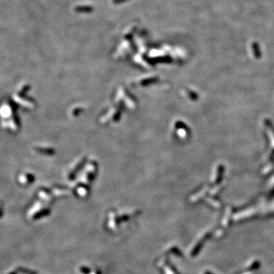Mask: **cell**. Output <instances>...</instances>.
Here are the masks:
<instances>
[{
    "instance_id": "6da1fadb",
    "label": "cell",
    "mask_w": 274,
    "mask_h": 274,
    "mask_svg": "<svg viewBox=\"0 0 274 274\" xmlns=\"http://www.w3.org/2000/svg\"><path fill=\"white\" fill-rule=\"evenodd\" d=\"M206 274H210V273H206Z\"/></svg>"
}]
</instances>
